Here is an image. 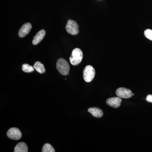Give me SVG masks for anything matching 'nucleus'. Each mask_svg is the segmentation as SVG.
I'll return each mask as SVG.
<instances>
[{
  "label": "nucleus",
  "instance_id": "f257e3e1",
  "mask_svg": "<svg viewBox=\"0 0 152 152\" xmlns=\"http://www.w3.org/2000/svg\"><path fill=\"white\" fill-rule=\"evenodd\" d=\"M83 56V53L81 50L78 48H76L73 50L69 58L71 64L73 66L78 65L81 62Z\"/></svg>",
  "mask_w": 152,
  "mask_h": 152
},
{
  "label": "nucleus",
  "instance_id": "f03ea898",
  "mask_svg": "<svg viewBox=\"0 0 152 152\" xmlns=\"http://www.w3.org/2000/svg\"><path fill=\"white\" fill-rule=\"evenodd\" d=\"M56 67L58 71L63 75H69L70 66L69 63L63 58H59L57 61Z\"/></svg>",
  "mask_w": 152,
  "mask_h": 152
},
{
  "label": "nucleus",
  "instance_id": "7ed1b4c3",
  "mask_svg": "<svg viewBox=\"0 0 152 152\" xmlns=\"http://www.w3.org/2000/svg\"><path fill=\"white\" fill-rule=\"evenodd\" d=\"M95 70L92 66H87L83 70V78L85 81L90 83L93 80L95 76Z\"/></svg>",
  "mask_w": 152,
  "mask_h": 152
},
{
  "label": "nucleus",
  "instance_id": "20e7f679",
  "mask_svg": "<svg viewBox=\"0 0 152 152\" xmlns=\"http://www.w3.org/2000/svg\"><path fill=\"white\" fill-rule=\"evenodd\" d=\"M66 30L69 34L72 35H75L79 33V26L77 22L73 20H68L66 25Z\"/></svg>",
  "mask_w": 152,
  "mask_h": 152
},
{
  "label": "nucleus",
  "instance_id": "39448f33",
  "mask_svg": "<svg viewBox=\"0 0 152 152\" xmlns=\"http://www.w3.org/2000/svg\"><path fill=\"white\" fill-rule=\"evenodd\" d=\"M7 136L11 140H18L21 138V132L17 128H12L8 131Z\"/></svg>",
  "mask_w": 152,
  "mask_h": 152
},
{
  "label": "nucleus",
  "instance_id": "423d86ee",
  "mask_svg": "<svg viewBox=\"0 0 152 152\" xmlns=\"http://www.w3.org/2000/svg\"><path fill=\"white\" fill-rule=\"evenodd\" d=\"M132 94L130 90L125 88H119L116 91V94L118 97L124 99H129L132 97Z\"/></svg>",
  "mask_w": 152,
  "mask_h": 152
},
{
  "label": "nucleus",
  "instance_id": "0eeeda50",
  "mask_svg": "<svg viewBox=\"0 0 152 152\" xmlns=\"http://www.w3.org/2000/svg\"><path fill=\"white\" fill-rule=\"evenodd\" d=\"M121 102V99L119 97L110 98L106 101L107 104L115 108H117L120 107Z\"/></svg>",
  "mask_w": 152,
  "mask_h": 152
},
{
  "label": "nucleus",
  "instance_id": "6e6552de",
  "mask_svg": "<svg viewBox=\"0 0 152 152\" xmlns=\"http://www.w3.org/2000/svg\"><path fill=\"white\" fill-rule=\"evenodd\" d=\"M32 28V26L30 23L24 24L19 30L18 35L21 38L24 37L29 33Z\"/></svg>",
  "mask_w": 152,
  "mask_h": 152
},
{
  "label": "nucleus",
  "instance_id": "1a4fd4ad",
  "mask_svg": "<svg viewBox=\"0 0 152 152\" xmlns=\"http://www.w3.org/2000/svg\"><path fill=\"white\" fill-rule=\"evenodd\" d=\"M46 32L44 30H42L38 32L34 37L32 43L34 45H37L42 40L45 35Z\"/></svg>",
  "mask_w": 152,
  "mask_h": 152
},
{
  "label": "nucleus",
  "instance_id": "9d476101",
  "mask_svg": "<svg viewBox=\"0 0 152 152\" xmlns=\"http://www.w3.org/2000/svg\"><path fill=\"white\" fill-rule=\"evenodd\" d=\"M88 112L93 116L97 118H101L103 116L104 113L102 110L98 107H91L88 109Z\"/></svg>",
  "mask_w": 152,
  "mask_h": 152
},
{
  "label": "nucleus",
  "instance_id": "9b49d317",
  "mask_svg": "<svg viewBox=\"0 0 152 152\" xmlns=\"http://www.w3.org/2000/svg\"><path fill=\"white\" fill-rule=\"evenodd\" d=\"M15 152H27L28 148L26 144L23 142L19 143L16 145L14 149Z\"/></svg>",
  "mask_w": 152,
  "mask_h": 152
},
{
  "label": "nucleus",
  "instance_id": "f8f14e48",
  "mask_svg": "<svg viewBox=\"0 0 152 152\" xmlns=\"http://www.w3.org/2000/svg\"><path fill=\"white\" fill-rule=\"evenodd\" d=\"M34 67L35 69L39 73L43 74L45 72V69L43 64L41 63L40 62H36L34 64Z\"/></svg>",
  "mask_w": 152,
  "mask_h": 152
},
{
  "label": "nucleus",
  "instance_id": "ddd939ff",
  "mask_svg": "<svg viewBox=\"0 0 152 152\" xmlns=\"http://www.w3.org/2000/svg\"><path fill=\"white\" fill-rule=\"evenodd\" d=\"M34 66L28 64H23V66H22V70L25 72H32L34 70Z\"/></svg>",
  "mask_w": 152,
  "mask_h": 152
},
{
  "label": "nucleus",
  "instance_id": "4468645a",
  "mask_svg": "<svg viewBox=\"0 0 152 152\" xmlns=\"http://www.w3.org/2000/svg\"><path fill=\"white\" fill-rule=\"evenodd\" d=\"M42 151L43 152H55L56 151L50 144L46 143L45 144L43 147Z\"/></svg>",
  "mask_w": 152,
  "mask_h": 152
},
{
  "label": "nucleus",
  "instance_id": "2eb2a0df",
  "mask_svg": "<svg viewBox=\"0 0 152 152\" xmlns=\"http://www.w3.org/2000/svg\"><path fill=\"white\" fill-rule=\"evenodd\" d=\"M144 34L145 37L150 40L152 41V30L151 29H147L144 32Z\"/></svg>",
  "mask_w": 152,
  "mask_h": 152
},
{
  "label": "nucleus",
  "instance_id": "dca6fc26",
  "mask_svg": "<svg viewBox=\"0 0 152 152\" xmlns=\"http://www.w3.org/2000/svg\"><path fill=\"white\" fill-rule=\"evenodd\" d=\"M146 100L149 102L152 103V95H148L146 97Z\"/></svg>",
  "mask_w": 152,
  "mask_h": 152
},
{
  "label": "nucleus",
  "instance_id": "f3484780",
  "mask_svg": "<svg viewBox=\"0 0 152 152\" xmlns=\"http://www.w3.org/2000/svg\"><path fill=\"white\" fill-rule=\"evenodd\" d=\"M134 94H132V96H134Z\"/></svg>",
  "mask_w": 152,
  "mask_h": 152
}]
</instances>
